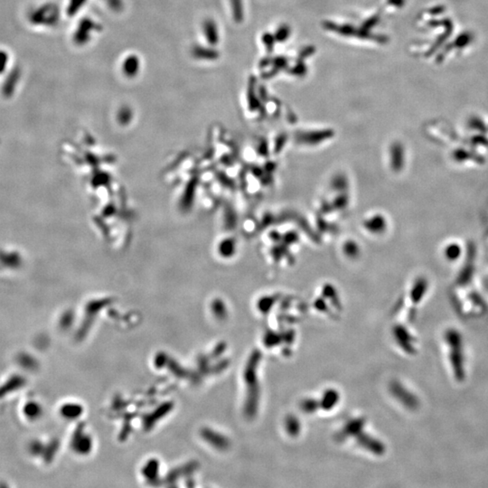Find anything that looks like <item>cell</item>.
<instances>
[{"label": "cell", "instance_id": "1", "mask_svg": "<svg viewBox=\"0 0 488 488\" xmlns=\"http://www.w3.org/2000/svg\"><path fill=\"white\" fill-rule=\"evenodd\" d=\"M443 345L446 346L447 359L451 373L456 382L461 383L465 379V346L462 335L455 328H448L443 334Z\"/></svg>", "mask_w": 488, "mask_h": 488}, {"label": "cell", "instance_id": "2", "mask_svg": "<svg viewBox=\"0 0 488 488\" xmlns=\"http://www.w3.org/2000/svg\"><path fill=\"white\" fill-rule=\"evenodd\" d=\"M362 227L363 230L366 231L368 233L379 236L386 231L388 227V223L385 215L380 213H374L367 216L366 218L363 219Z\"/></svg>", "mask_w": 488, "mask_h": 488}, {"label": "cell", "instance_id": "3", "mask_svg": "<svg viewBox=\"0 0 488 488\" xmlns=\"http://www.w3.org/2000/svg\"><path fill=\"white\" fill-rule=\"evenodd\" d=\"M342 252L346 256V258H356L359 255L360 249H359V246L356 244V241L349 240V241H345V243H343Z\"/></svg>", "mask_w": 488, "mask_h": 488}, {"label": "cell", "instance_id": "4", "mask_svg": "<svg viewBox=\"0 0 488 488\" xmlns=\"http://www.w3.org/2000/svg\"><path fill=\"white\" fill-rule=\"evenodd\" d=\"M460 246L457 243H450L446 247V250H444V256L449 260H455L459 258L460 255Z\"/></svg>", "mask_w": 488, "mask_h": 488}]
</instances>
